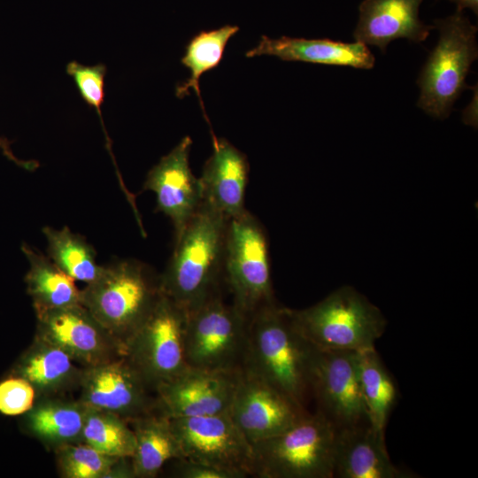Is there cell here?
Segmentation results:
<instances>
[{
  "label": "cell",
  "instance_id": "obj_1",
  "mask_svg": "<svg viewBox=\"0 0 478 478\" xmlns=\"http://www.w3.org/2000/svg\"><path fill=\"white\" fill-rule=\"evenodd\" d=\"M314 351L295 327L289 308L274 303L249 318L241 368L306 410Z\"/></svg>",
  "mask_w": 478,
  "mask_h": 478
},
{
  "label": "cell",
  "instance_id": "obj_2",
  "mask_svg": "<svg viewBox=\"0 0 478 478\" xmlns=\"http://www.w3.org/2000/svg\"><path fill=\"white\" fill-rule=\"evenodd\" d=\"M228 219L203 200L159 276L163 294L187 313L219 293Z\"/></svg>",
  "mask_w": 478,
  "mask_h": 478
},
{
  "label": "cell",
  "instance_id": "obj_3",
  "mask_svg": "<svg viewBox=\"0 0 478 478\" xmlns=\"http://www.w3.org/2000/svg\"><path fill=\"white\" fill-rule=\"evenodd\" d=\"M161 294L159 277L143 263L124 259L103 266L81 289V305L123 351Z\"/></svg>",
  "mask_w": 478,
  "mask_h": 478
},
{
  "label": "cell",
  "instance_id": "obj_4",
  "mask_svg": "<svg viewBox=\"0 0 478 478\" xmlns=\"http://www.w3.org/2000/svg\"><path fill=\"white\" fill-rule=\"evenodd\" d=\"M336 429L318 411L282 433L251 444V475L259 478H332Z\"/></svg>",
  "mask_w": 478,
  "mask_h": 478
},
{
  "label": "cell",
  "instance_id": "obj_5",
  "mask_svg": "<svg viewBox=\"0 0 478 478\" xmlns=\"http://www.w3.org/2000/svg\"><path fill=\"white\" fill-rule=\"evenodd\" d=\"M289 314L300 334L320 350L373 348L387 324L382 312L349 286L335 290L312 306L289 309Z\"/></svg>",
  "mask_w": 478,
  "mask_h": 478
},
{
  "label": "cell",
  "instance_id": "obj_6",
  "mask_svg": "<svg viewBox=\"0 0 478 478\" xmlns=\"http://www.w3.org/2000/svg\"><path fill=\"white\" fill-rule=\"evenodd\" d=\"M439 39L425 62L417 84V106L435 119L447 118L453 104L468 88L466 78L478 57L477 27L463 12L434 21Z\"/></svg>",
  "mask_w": 478,
  "mask_h": 478
},
{
  "label": "cell",
  "instance_id": "obj_7",
  "mask_svg": "<svg viewBox=\"0 0 478 478\" xmlns=\"http://www.w3.org/2000/svg\"><path fill=\"white\" fill-rule=\"evenodd\" d=\"M223 274L233 304L248 320L274 303L268 240L259 221L247 210L228 219Z\"/></svg>",
  "mask_w": 478,
  "mask_h": 478
},
{
  "label": "cell",
  "instance_id": "obj_8",
  "mask_svg": "<svg viewBox=\"0 0 478 478\" xmlns=\"http://www.w3.org/2000/svg\"><path fill=\"white\" fill-rule=\"evenodd\" d=\"M187 312L162 293L130 337L124 355L155 391L188 367L185 354Z\"/></svg>",
  "mask_w": 478,
  "mask_h": 478
},
{
  "label": "cell",
  "instance_id": "obj_9",
  "mask_svg": "<svg viewBox=\"0 0 478 478\" xmlns=\"http://www.w3.org/2000/svg\"><path fill=\"white\" fill-rule=\"evenodd\" d=\"M248 318L220 292L187 313L185 354L189 367L230 370L242 366Z\"/></svg>",
  "mask_w": 478,
  "mask_h": 478
},
{
  "label": "cell",
  "instance_id": "obj_10",
  "mask_svg": "<svg viewBox=\"0 0 478 478\" xmlns=\"http://www.w3.org/2000/svg\"><path fill=\"white\" fill-rule=\"evenodd\" d=\"M310 385L317 411L336 430L370 423L359 384L357 351L315 347Z\"/></svg>",
  "mask_w": 478,
  "mask_h": 478
},
{
  "label": "cell",
  "instance_id": "obj_11",
  "mask_svg": "<svg viewBox=\"0 0 478 478\" xmlns=\"http://www.w3.org/2000/svg\"><path fill=\"white\" fill-rule=\"evenodd\" d=\"M181 459L251 475L252 447L228 412L169 419Z\"/></svg>",
  "mask_w": 478,
  "mask_h": 478
},
{
  "label": "cell",
  "instance_id": "obj_12",
  "mask_svg": "<svg viewBox=\"0 0 478 478\" xmlns=\"http://www.w3.org/2000/svg\"><path fill=\"white\" fill-rule=\"evenodd\" d=\"M78 400L88 407L113 412L130 420L156 412V397L125 355L83 367Z\"/></svg>",
  "mask_w": 478,
  "mask_h": 478
},
{
  "label": "cell",
  "instance_id": "obj_13",
  "mask_svg": "<svg viewBox=\"0 0 478 478\" xmlns=\"http://www.w3.org/2000/svg\"><path fill=\"white\" fill-rule=\"evenodd\" d=\"M241 368L188 367L155 389L156 412L168 418H189L228 412Z\"/></svg>",
  "mask_w": 478,
  "mask_h": 478
},
{
  "label": "cell",
  "instance_id": "obj_14",
  "mask_svg": "<svg viewBox=\"0 0 478 478\" xmlns=\"http://www.w3.org/2000/svg\"><path fill=\"white\" fill-rule=\"evenodd\" d=\"M35 314V336L58 346L82 367L124 355L120 343L81 304Z\"/></svg>",
  "mask_w": 478,
  "mask_h": 478
},
{
  "label": "cell",
  "instance_id": "obj_15",
  "mask_svg": "<svg viewBox=\"0 0 478 478\" xmlns=\"http://www.w3.org/2000/svg\"><path fill=\"white\" fill-rule=\"evenodd\" d=\"M228 413L252 444L282 433L308 412L267 382L241 368Z\"/></svg>",
  "mask_w": 478,
  "mask_h": 478
},
{
  "label": "cell",
  "instance_id": "obj_16",
  "mask_svg": "<svg viewBox=\"0 0 478 478\" xmlns=\"http://www.w3.org/2000/svg\"><path fill=\"white\" fill-rule=\"evenodd\" d=\"M192 140L185 136L148 173L143 189L155 193L157 210L168 217L174 228V240L201 205V181L189 166Z\"/></svg>",
  "mask_w": 478,
  "mask_h": 478
},
{
  "label": "cell",
  "instance_id": "obj_17",
  "mask_svg": "<svg viewBox=\"0 0 478 478\" xmlns=\"http://www.w3.org/2000/svg\"><path fill=\"white\" fill-rule=\"evenodd\" d=\"M423 0H363L353 37L356 41L378 47L382 53L394 40L404 38L421 42L434 25H426L419 17Z\"/></svg>",
  "mask_w": 478,
  "mask_h": 478
},
{
  "label": "cell",
  "instance_id": "obj_18",
  "mask_svg": "<svg viewBox=\"0 0 478 478\" xmlns=\"http://www.w3.org/2000/svg\"><path fill=\"white\" fill-rule=\"evenodd\" d=\"M213 151L205 161L201 177L204 200L226 218L243 214L249 164L246 156L212 132Z\"/></svg>",
  "mask_w": 478,
  "mask_h": 478
},
{
  "label": "cell",
  "instance_id": "obj_19",
  "mask_svg": "<svg viewBox=\"0 0 478 478\" xmlns=\"http://www.w3.org/2000/svg\"><path fill=\"white\" fill-rule=\"evenodd\" d=\"M334 477L407 478L388 454L384 433L370 423L336 430Z\"/></svg>",
  "mask_w": 478,
  "mask_h": 478
},
{
  "label": "cell",
  "instance_id": "obj_20",
  "mask_svg": "<svg viewBox=\"0 0 478 478\" xmlns=\"http://www.w3.org/2000/svg\"><path fill=\"white\" fill-rule=\"evenodd\" d=\"M274 56L284 61L351 66L371 69L375 58L363 42H335L328 38L306 39L281 36L273 39L262 35L258 43L246 51L247 58Z\"/></svg>",
  "mask_w": 478,
  "mask_h": 478
},
{
  "label": "cell",
  "instance_id": "obj_21",
  "mask_svg": "<svg viewBox=\"0 0 478 478\" xmlns=\"http://www.w3.org/2000/svg\"><path fill=\"white\" fill-rule=\"evenodd\" d=\"M58 346L35 336L15 374L28 382L36 398L61 396L78 388L83 367Z\"/></svg>",
  "mask_w": 478,
  "mask_h": 478
},
{
  "label": "cell",
  "instance_id": "obj_22",
  "mask_svg": "<svg viewBox=\"0 0 478 478\" xmlns=\"http://www.w3.org/2000/svg\"><path fill=\"white\" fill-rule=\"evenodd\" d=\"M88 406L78 399L57 397L36 398L25 412V427L31 436L53 451L81 442Z\"/></svg>",
  "mask_w": 478,
  "mask_h": 478
},
{
  "label": "cell",
  "instance_id": "obj_23",
  "mask_svg": "<svg viewBox=\"0 0 478 478\" xmlns=\"http://www.w3.org/2000/svg\"><path fill=\"white\" fill-rule=\"evenodd\" d=\"M127 422L135 438L131 456L135 478L155 477L167 462L181 459L168 418L153 412Z\"/></svg>",
  "mask_w": 478,
  "mask_h": 478
},
{
  "label": "cell",
  "instance_id": "obj_24",
  "mask_svg": "<svg viewBox=\"0 0 478 478\" xmlns=\"http://www.w3.org/2000/svg\"><path fill=\"white\" fill-rule=\"evenodd\" d=\"M21 249L29 264L25 281L35 313L81 304V289L73 278L27 243Z\"/></svg>",
  "mask_w": 478,
  "mask_h": 478
},
{
  "label": "cell",
  "instance_id": "obj_25",
  "mask_svg": "<svg viewBox=\"0 0 478 478\" xmlns=\"http://www.w3.org/2000/svg\"><path fill=\"white\" fill-rule=\"evenodd\" d=\"M358 379L370 424L384 429L397 398V389L375 347L357 351Z\"/></svg>",
  "mask_w": 478,
  "mask_h": 478
},
{
  "label": "cell",
  "instance_id": "obj_26",
  "mask_svg": "<svg viewBox=\"0 0 478 478\" xmlns=\"http://www.w3.org/2000/svg\"><path fill=\"white\" fill-rule=\"evenodd\" d=\"M49 258L74 281L86 284L97 278L103 266L96 262L93 246L68 227L61 229L44 227Z\"/></svg>",
  "mask_w": 478,
  "mask_h": 478
},
{
  "label": "cell",
  "instance_id": "obj_27",
  "mask_svg": "<svg viewBox=\"0 0 478 478\" xmlns=\"http://www.w3.org/2000/svg\"><path fill=\"white\" fill-rule=\"evenodd\" d=\"M238 31L237 26L231 25L210 31H201L187 44L185 54L181 59V64L189 70L190 77L177 86L176 96L182 98L189 93L190 89H193L199 99L202 109H204L206 120L201 99L200 77L220 64L227 42Z\"/></svg>",
  "mask_w": 478,
  "mask_h": 478
},
{
  "label": "cell",
  "instance_id": "obj_28",
  "mask_svg": "<svg viewBox=\"0 0 478 478\" xmlns=\"http://www.w3.org/2000/svg\"><path fill=\"white\" fill-rule=\"evenodd\" d=\"M81 442L112 457H131L135 448L134 432L125 419L100 409L88 407Z\"/></svg>",
  "mask_w": 478,
  "mask_h": 478
},
{
  "label": "cell",
  "instance_id": "obj_29",
  "mask_svg": "<svg viewBox=\"0 0 478 478\" xmlns=\"http://www.w3.org/2000/svg\"><path fill=\"white\" fill-rule=\"evenodd\" d=\"M54 453L59 474L65 478H108L120 459L102 453L82 442L61 446Z\"/></svg>",
  "mask_w": 478,
  "mask_h": 478
},
{
  "label": "cell",
  "instance_id": "obj_30",
  "mask_svg": "<svg viewBox=\"0 0 478 478\" xmlns=\"http://www.w3.org/2000/svg\"><path fill=\"white\" fill-rule=\"evenodd\" d=\"M66 73L73 77L83 100L93 107L103 125L108 148L111 143L104 126L101 106L104 98V76L106 67L103 64L92 66L72 61L66 66Z\"/></svg>",
  "mask_w": 478,
  "mask_h": 478
},
{
  "label": "cell",
  "instance_id": "obj_31",
  "mask_svg": "<svg viewBox=\"0 0 478 478\" xmlns=\"http://www.w3.org/2000/svg\"><path fill=\"white\" fill-rule=\"evenodd\" d=\"M36 399L31 384L25 379L12 375L0 382V412L19 415L32 408Z\"/></svg>",
  "mask_w": 478,
  "mask_h": 478
},
{
  "label": "cell",
  "instance_id": "obj_32",
  "mask_svg": "<svg viewBox=\"0 0 478 478\" xmlns=\"http://www.w3.org/2000/svg\"><path fill=\"white\" fill-rule=\"evenodd\" d=\"M175 477L180 478H243L235 472L221 469L213 466L190 461L185 459H174Z\"/></svg>",
  "mask_w": 478,
  "mask_h": 478
},
{
  "label": "cell",
  "instance_id": "obj_33",
  "mask_svg": "<svg viewBox=\"0 0 478 478\" xmlns=\"http://www.w3.org/2000/svg\"><path fill=\"white\" fill-rule=\"evenodd\" d=\"M0 150H3L4 154L12 161L16 163L17 165L24 167L27 170H34L38 166V163L35 161H23L19 158H17L9 145V143L0 137Z\"/></svg>",
  "mask_w": 478,
  "mask_h": 478
},
{
  "label": "cell",
  "instance_id": "obj_34",
  "mask_svg": "<svg viewBox=\"0 0 478 478\" xmlns=\"http://www.w3.org/2000/svg\"><path fill=\"white\" fill-rule=\"evenodd\" d=\"M457 5L456 12H463L464 9L468 8L473 11L475 15L478 14V0H449Z\"/></svg>",
  "mask_w": 478,
  "mask_h": 478
}]
</instances>
